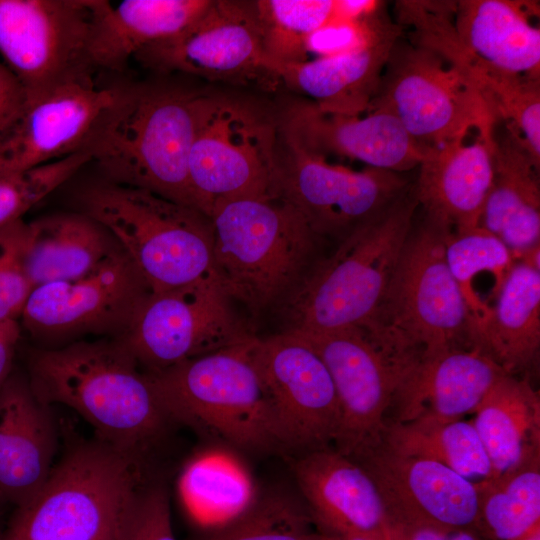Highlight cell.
Returning a JSON list of instances; mask_svg holds the SVG:
<instances>
[{"label": "cell", "mask_w": 540, "mask_h": 540, "mask_svg": "<svg viewBox=\"0 0 540 540\" xmlns=\"http://www.w3.org/2000/svg\"><path fill=\"white\" fill-rule=\"evenodd\" d=\"M213 273L227 296L253 316L284 303L312 267L322 240L277 193L215 206Z\"/></svg>", "instance_id": "cell-3"}, {"label": "cell", "mask_w": 540, "mask_h": 540, "mask_svg": "<svg viewBox=\"0 0 540 540\" xmlns=\"http://www.w3.org/2000/svg\"><path fill=\"white\" fill-rule=\"evenodd\" d=\"M493 126L478 129L471 143L463 139L424 155L413 189L426 217L452 230L479 226L493 177Z\"/></svg>", "instance_id": "cell-24"}, {"label": "cell", "mask_w": 540, "mask_h": 540, "mask_svg": "<svg viewBox=\"0 0 540 540\" xmlns=\"http://www.w3.org/2000/svg\"><path fill=\"white\" fill-rule=\"evenodd\" d=\"M151 290L120 247L90 272L35 287L20 316L33 337L117 338L131 327Z\"/></svg>", "instance_id": "cell-15"}, {"label": "cell", "mask_w": 540, "mask_h": 540, "mask_svg": "<svg viewBox=\"0 0 540 540\" xmlns=\"http://www.w3.org/2000/svg\"><path fill=\"white\" fill-rule=\"evenodd\" d=\"M5 501V499L3 498V496L0 494V506L2 504V502Z\"/></svg>", "instance_id": "cell-47"}, {"label": "cell", "mask_w": 540, "mask_h": 540, "mask_svg": "<svg viewBox=\"0 0 540 540\" xmlns=\"http://www.w3.org/2000/svg\"><path fill=\"white\" fill-rule=\"evenodd\" d=\"M115 92V85L79 83L28 103L0 139V175L26 171L81 151Z\"/></svg>", "instance_id": "cell-21"}, {"label": "cell", "mask_w": 540, "mask_h": 540, "mask_svg": "<svg viewBox=\"0 0 540 540\" xmlns=\"http://www.w3.org/2000/svg\"><path fill=\"white\" fill-rule=\"evenodd\" d=\"M254 7L270 70L273 65L305 61L307 38L341 18L339 0H258Z\"/></svg>", "instance_id": "cell-36"}, {"label": "cell", "mask_w": 540, "mask_h": 540, "mask_svg": "<svg viewBox=\"0 0 540 540\" xmlns=\"http://www.w3.org/2000/svg\"><path fill=\"white\" fill-rule=\"evenodd\" d=\"M538 4L511 0L455 2L453 21L461 44L494 67L540 80V29L530 18Z\"/></svg>", "instance_id": "cell-29"}, {"label": "cell", "mask_w": 540, "mask_h": 540, "mask_svg": "<svg viewBox=\"0 0 540 540\" xmlns=\"http://www.w3.org/2000/svg\"><path fill=\"white\" fill-rule=\"evenodd\" d=\"M479 491L476 532L485 540H517L540 526V455Z\"/></svg>", "instance_id": "cell-34"}, {"label": "cell", "mask_w": 540, "mask_h": 540, "mask_svg": "<svg viewBox=\"0 0 540 540\" xmlns=\"http://www.w3.org/2000/svg\"><path fill=\"white\" fill-rule=\"evenodd\" d=\"M92 0H0V54L28 103L94 82Z\"/></svg>", "instance_id": "cell-11"}, {"label": "cell", "mask_w": 540, "mask_h": 540, "mask_svg": "<svg viewBox=\"0 0 540 540\" xmlns=\"http://www.w3.org/2000/svg\"><path fill=\"white\" fill-rule=\"evenodd\" d=\"M506 373L479 345L453 348L422 359L395 394L393 422L463 419L475 412Z\"/></svg>", "instance_id": "cell-23"}, {"label": "cell", "mask_w": 540, "mask_h": 540, "mask_svg": "<svg viewBox=\"0 0 540 540\" xmlns=\"http://www.w3.org/2000/svg\"><path fill=\"white\" fill-rule=\"evenodd\" d=\"M392 540H485L473 530L391 527Z\"/></svg>", "instance_id": "cell-43"}, {"label": "cell", "mask_w": 540, "mask_h": 540, "mask_svg": "<svg viewBox=\"0 0 540 540\" xmlns=\"http://www.w3.org/2000/svg\"><path fill=\"white\" fill-rule=\"evenodd\" d=\"M278 129L285 144L307 153L345 157L398 173L419 166L424 157L397 119L379 110L345 115L310 100L297 101L283 111Z\"/></svg>", "instance_id": "cell-20"}, {"label": "cell", "mask_w": 540, "mask_h": 540, "mask_svg": "<svg viewBox=\"0 0 540 540\" xmlns=\"http://www.w3.org/2000/svg\"><path fill=\"white\" fill-rule=\"evenodd\" d=\"M56 432L49 406L28 379L11 374L0 389V494L21 505L52 470Z\"/></svg>", "instance_id": "cell-27"}, {"label": "cell", "mask_w": 540, "mask_h": 540, "mask_svg": "<svg viewBox=\"0 0 540 540\" xmlns=\"http://www.w3.org/2000/svg\"><path fill=\"white\" fill-rule=\"evenodd\" d=\"M274 192L287 200L321 239L340 243L381 216L412 186L402 173L356 171L285 144Z\"/></svg>", "instance_id": "cell-13"}, {"label": "cell", "mask_w": 540, "mask_h": 540, "mask_svg": "<svg viewBox=\"0 0 540 540\" xmlns=\"http://www.w3.org/2000/svg\"><path fill=\"white\" fill-rule=\"evenodd\" d=\"M134 58L162 73L235 85L279 83L263 52L254 1L211 0L184 29L143 48Z\"/></svg>", "instance_id": "cell-16"}, {"label": "cell", "mask_w": 540, "mask_h": 540, "mask_svg": "<svg viewBox=\"0 0 540 540\" xmlns=\"http://www.w3.org/2000/svg\"><path fill=\"white\" fill-rule=\"evenodd\" d=\"M492 165V184L479 226L518 259L540 245V163L518 129L497 120L492 129Z\"/></svg>", "instance_id": "cell-25"}, {"label": "cell", "mask_w": 540, "mask_h": 540, "mask_svg": "<svg viewBox=\"0 0 540 540\" xmlns=\"http://www.w3.org/2000/svg\"><path fill=\"white\" fill-rule=\"evenodd\" d=\"M211 0H92L90 59L95 70H123L143 48L172 37Z\"/></svg>", "instance_id": "cell-28"}, {"label": "cell", "mask_w": 540, "mask_h": 540, "mask_svg": "<svg viewBox=\"0 0 540 540\" xmlns=\"http://www.w3.org/2000/svg\"><path fill=\"white\" fill-rule=\"evenodd\" d=\"M473 414L493 479L540 455V400L528 380L506 373Z\"/></svg>", "instance_id": "cell-32"}, {"label": "cell", "mask_w": 540, "mask_h": 540, "mask_svg": "<svg viewBox=\"0 0 540 540\" xmlns=\"http://www.w3.org/2000/svg\"><path fill=\"white\" fill-rule=\"evenodd\" d=\"M20 334L19 320L0 321V389L12 374Z\"/></svg>", "instance_id": "cell-44"}, {"label": "cell", "mask_w": 540, "mask_h": 540, "mask_svg": "<svg viewBox=\"0 0 540 540\" xmlns=\"http://www.w3.org/2000/svg\"><path fill=\"white\" fill-rule=\"evenodd\" d=\"M214 273L151 293L119 338L145 372H157L255 335Z\"/></svg>", "instance_id": "cell-12"}, {"label": "cell", "mask_w": 540, "mask_h": 540, "mask_svg": "<svg viewBox=\"0 0 540 540\" xmlns=\"http://www.w3.org/2000/svg\"><path fill=\"white\" fill-rule=\"evenodd\" d=\"M79 202L114 237L151 293L213 273L212 224L199 210L108 181L85 188Z\"/></svg>", "instance_id": "cell-6"}, {"label": "cell", "mask_w": 540, "mask_h": 540, "mask_svg": "<svg viewBox=\"0 0 540 540\" xmlns=\"http://www.w3.org/2000/svg\"><path fill=\"white\" fill-rule=\"evenodd\" d=\"M517 540H540V526L534 528L533 530L518 538Z\"/></svg>", "instance_id": "cell-45"}, {"label": "cell", "mask_w": 540, "mask_h": 540, "mask_svg": "<svg viewBox=\"0 0 540 540\" xmlns=\"http://www.w3.org/2000/svg\"><path fill=\"white\" fill-rule=\"evenodd\" d=\"M373 110L395 117L424 155L497 121L481 96L439 54L400 39L367 111Z\"/></svg>", "instance_id": "cell-10"}, {"label": "cell", "mask_w": 540, "mask_h": 540, "mask_svg": "<svg viewBox=\"0 0 540 540\" xmlns=\"http://www.w3.org/2000/svg\"><path fill=\"white\" fill-rule=\"evenodd\" d=\"M184 487L199 515L217 526L237 516L251 503L243 474L220 459L194 462L187 469Z\"/></svg>", "instance_id": "cell-38"}, {"label": "cell", "mask_w": 540, "mask_h": 540, "mask_svg": "<svg viewBox=\"0 0 540 540\" xmlns=\"http://www.w3.org/2000/svg\"><path fill=\"white\" fill-rule=\"evenodd\" d=\"M115 89L81 151L106 181L195 208L188 161L204 93L144 82Z\"/></svg>", "instance_id": "cell-2"}, {"label": "cell", "mask_w": 540, "mask_h": 540, "mask_svg": "<svg viewBox=\"0 0 540 540\" xmlns=\"http://www.w3.org/2000/svg\"><path fill=\"white\" fill-rule=\"evenodd\" d=\"M293 472L312 519L325 535L392 540L381 494L361 464L328 447L304 452L293 462Z\"/></svg>", "instance_id": "cell-22"}, {"label": "cell", "mask_w": 540, "mask_h": 540, "mask_svg": "<svg viewBox=\"0 0 540 540\" xmlns=\"http://www.w3.org/2000/svg\"><path fill=\"white\" fill-rule=\"evenodd\" d=\"M28 235L22 218L0 228V321L19 320L34 288L24 265Z\"/></svg>", "instance_id": "cell-40"}, {"label": "cell", "mask_w": 540, "mask_h": 540, "mask_svg": "<svg viewBox=\"0 0 540 540\" xmlns=\"http://www.w3.org/2000/svg\"><path fill=\"white\" fill-rule=\"evenodd\" d=\"M445 260L468 307L475 344L490 305L475 288L479 274L488 273L494 279L493 297L516 262L514 254L495 235L477 226L449 230L445 238Z\"/></svg>", "instance_id": "cell-35"}, {"label": "cell", "mask_w": 540, "mask_h": 540, "mask_svg": "<svg viewBox=\"0 0 540 540\" xmlns=\"http://www.w3.org/2000/svg\"><path fill=\"white\" fill-rule=\"evenodd\" d=\"M278 124L245 101L204 93L188 161L194 207L274 192Z\"/></svg>", "instance_id": "cell-9"}, {"label": "cell", "mask_w": 540, "mask_h": 540, "mask_svg": "<svg viewBox=\"0 0 540 540\" xmlns=\"http://www.w3.org/2000/svg\"><path fill=\"white\" fill-rule=\"evenodd\" d=\"M384 444L437 461L478 488L493 479L490 459L472 420L388 423Z\"/></svg>", "instance_id": "cell-33"}, {"label": "cell", "mask_w": 540, "mask_h": 540, "mask_svg": "<svg viewBox=\"0 0 540 540\" xmlns=\"http://www.w3.org/2000/svg\"><path fill=\"white\" fill-rule=\"evenodd\" d=\"M28 224L24 265L34 288L80 277L120 248L108 230L82 212L49 215Z\"/></svg>", "instance_id": "cell-30"}, {"label": "cell", "mask_w": 540, "mask_h": 540, "mask_svg": "<svg viewBox=\"0 0 540 540\" xmlns=\"http://www.w3.org/2000/svg\"><path fill=\"white\" fill-rule=\"evenodd\" d=\"M27 379L39 401L73 409L100 441L136 461L171 423L146 372L119 338L36 349Z\"/></svg>", "instance_id": "cell-1"}, {"label": "cell", "mask_w": 540, "mask_h": 540, "mask_svg": "<svg viewBox=\"0 0 540 540\" xmlns=\"http://www.w3.org/2000/svg\"><path fill=\"white\" fill-rule=\"evenodd\" d=\"M90 161L86 152L79 151L26 171L0 175V228L21 219Z\"/></svg>", "instance_id": "cell-39"}, {"label": "cell", "mask_w": 540, "mask_h": 540, "mask_svg": "<svg viewBox=\"0 0 540 540\" xmlns=\"http://www.w3.org/2000/svg\"><path fill=\"white\" fill-rule=\"evenodd\" d=\"M449 230L426 216L417 229L413 225L381 305L361 327L408 364L474 345L468 307L445 260Z\"/></svg>", "instance_id": "cell-4"}, {"label": "cell", "mask_w": 540, "mask_h": 540, "mask_svg": "<svg viewBox=\"0 0 540 540\" xmlns=\"http://www.w3.org/2000/svg\"><path fill=\"white\" fill-rule=\"evenodd\" d=\"M137 464L100 440L74 447L17 506L0 540H115L139 487Z\"/></svg>", "instance_id": "cell-8"}, {"label": "cell", "mask_w": 540, "mask_h": 540, "mask_svg": "<svg viewBox=\"0 0 540 540\" xmlns=\"http://www.w3.org/2000/svg\"><path fill=\"white\" fill-rule=\"evenodd\" d=\"M509 374L527 370L540 348V269L517 259L475 341Z\"/></svg>", "instance_id": "cell-31"}, {"label": "cell", "mask_w": 540, "mask_h": 540, "mask_svg": "<svg viewBox=\"0 0 540 540\" xmlns=\"http://www.w3.org/2000/svg\"><path fill=\"white\" fill-rule=\"evenodd\" d=\"M28 104L20 81L0 63V139L8 132Z\"/></svg>", "instance_id": "cell-42"}, {"label": "cell", "mask_w": 540, "mask_h": 540, "mask_svg": "<svg viewBox=\"0 0 540 540\" xmlns=\"http://www.w3.org/2000/svg\"><path fill=\"white\" fill-rule=\"evenodd\" d=\"M288 332L304 340L330 373L340 409L335 449L361 460L384 443L386 413L411 370L390 357L361 327Z\"/></svg>", "instance_id": "cell-14"}, {"label": "cell", "mask_w": 540, "mask_h": 540, "mask_svg": "<svg viewBox=\"0 0 540 540\" xmlns=\"http://www.w3.org/2000/svg\"><path fill=\"white\" fill-rule=\"evenodd\" d=\"M401 25L390 22L372 40L349 52L271 67L278 82L323 110L360 115L368 110Z\"/></svg>", "instance_id": "cell-26"}, {"label": "cell", "mask_w": 540, "mask_h": 540, "mask_svg": "<svg viewBox=\"0 0 540 540\" xmlns=\"http://www.w3.org/2000/svg\"><path fill=\"white\" fill-rule=\"evenodd\" d=\"M326 540H369V539L360 537V536L334 537V536L327 535Z\"/></svg>", "instance_id": "cell-46"}, {"label": "cell", "mask_w": 540, "mask_h": 540, "mask_svg": "<svg viewBox=\"0 0 540 540\" xmlns=\"http://www.w3.org/2000/svg\"><path fill=\"white\" fill-rule=\"evenodd\" d=\"M398 21L414 28L413 43L439 54L481 96L496 120L513 124L540 162V80L502 71L459 41L452 21L455 2L400 1Z\"/></svg>", "instance_id": "cell-19"}, {"label": "cell", "mask_w": 540, "mask_h": 540, "mask_svg": "<svg viewBox=\"0 0 540 540\" xmlns=\"http://www.w3.org/2000/svg\"><path fill=\"white\" fill-rule=\"evenodd\" d=\"M255 336L161 371L146 372L171 422L240 447H282L252 356Z\"/></svg>", "instance_id": "cell-7"}, {"label": "cell", "mask_w": 540, "mask_h": 540, "mask_svg": "<svg viewBox=\"0 0 540 540\" xmlns=\"http://www.w3.org/2000/svg\"><path fill=\"white\" fill-rule=\"evenodd\" d=\"M252 356L270 401L282 447L328 448L340 427L336 390L318 354L283 331L252 341Z\"/></svg>", "instance_id": "cell-17"}, {"label": "cell", "mask_w": 540, "mask_h": 540, "mask_svg": "<svg viewBox=\"0 0 540 540\" xmlns=\"http://www.w3.org/2000/svg\"><path fill=\"white\" fill-rule=\"evenodd\" d=\"M358 463L376 483L391 527L476 532L479 488L452 469L384 443Z\"/></svg>", "instance_id": "cell-18"}, {"label": "cell", "mask_w": 540, "mask_h": 540, "mask_svg": "<svg viewBox=\"0 0 540 540\" xmlns=\"http://www.w3.org/2000/svg\"><path fill=\"white\" fill-rule=\"evenodd\" d=\"M310 513L284 496L252 501L202 540H326Z\"/></svg>", "instance_id": "cell-37"}, {"label": "cell", "mask_w": 540, "mask_h": 540, "mask_svg": "<svg viewBox=\"0 0 540 540\" xmlns=\"http://www.w3.org/2000/svg\"><path fill=\"white\" fill-rule=\"evenodd\" d=\"M413 184L381 216L319 259L283 303L284 331L364 327L376 314L414 225Z\"/></svg>", "instance_id": "cell-5"}, {"label": "cell", "mask_w": 540, "mask_h": 540, "mask_svg": "<svg viewBox=\"0 0 540 540\" xmlns=\"http://www.w3.org/2000/svg\"><path fill=\"white\" fill-rule=\"evenodd\" d=\"M170 511L169 496L163 486H139L120 516L114 539L177 540Z\"/></svg>", "instance_id": "cell-41"}]
</instances>
